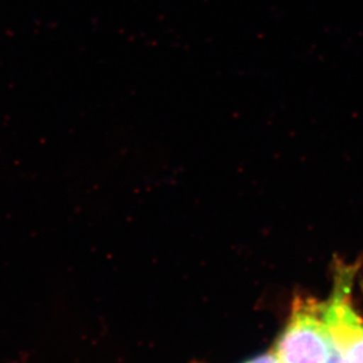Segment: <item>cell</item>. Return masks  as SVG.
<instances>
[{
  "instance_id": "2",
  "label": "cell",
  "mask_w": 363,
  "mask_h": 363,
  "mask_svg": "<svg viewBox=\"0 0 363 363\" xmlns=\"http://www.w3.org/2000/svg\"><path fill=\"white\" fill-rule=\"evenodd\" d=\"M243 363H281V360L275 350H272L268 353L261 354L259 357H252L250 360Z\"/></svg>"
},
{
  "instance_id": "1",
  "label": "cell",
  "mask_w": 363,
  "mask_h": 363,
  "mask_svg": "<svg viewBox=\"0 0 363 363\" xmlns=\"http://www.w3.org/2000/svg\"><path fill=\"white\" fill-rule=\"evenodd\" d=\"M325 303L296 297L286 328L276 341L281 363H330L333 345L325 316Z\"/></svg>"
}]
</instances>
